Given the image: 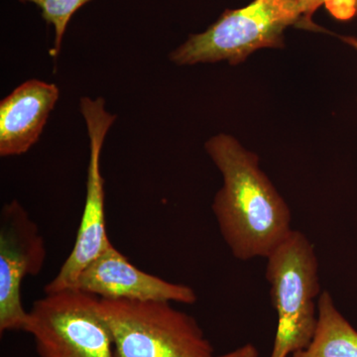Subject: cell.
<instances>
[{
  "instance_id": "cell-11",
  "label": "cell",
  "mask_w": 357,
  "mask_h": 357,
  "mask_svg": "<svg viewBox=\"0 0 357 357\" xmlns=\"http://www.w3.org/2000/svg\"><path fill=\"white\" fill-rule=\"evenodd\" d=\"M21 2H31L41 9L42 17L55 30L53 50L51 56L57 57L62 46L63 37L69 24L70 18L84 4L91 0H20Z\"/></svg>"
},
{
  "instance_id": "cell-15",
  "label": "cell",
  "mask_w": 357,
  "mask_h": 357,
  "mask_svg": "<svg viewBox=\"0 0 357 357\" xmlns=\"http://www.w3.org/2000/svg\"><path fill=\"white\" fill-rule=\"evenodd\" d=\"M354 10H356V14L357 15V0H354Z\"/></svg>"
},
{
  "instance_id": "cell-4",
  "label": "cell",
  "mask_w": 357,
  "mask_h": 357,
  "mask_svg": "<svg viewBox=\"0 0 357 357\" xmlns=\"http://www.w3.org/2000/svg\"><path fill=\"white\" fill-rule=\"evenodd\" d=\"M300 22L297 0H255L225 11L206 31L191 35L170 54V60L180 66L222 61L237 65L259 49L283 48L284 32Z\"/></svg>"
},
{
  "instance_id": "cell-14",
  "label": "cell",
  "mask_w": 357,
  "mask_h": 357,
  "mask_svg": "<svg viewBox=\"0 0 357 357\" xmlns=\"http://www.w3.org/2000/svg\"><path fill=\"white\" fill-rule=\"evenodd\" d=\"M342 39L344 40L345 43L351 45L352 48H354L356 50H357V37L347 36L342 37Z\"/></svg>"
},
{
  "instance_id": "cell-10",
  "label": "cell",
  "mask_w": 357,
  "mask_h": 357,
  "mask_svg": "<svg viewBox=\"0 0 357 357\" xmlns=\"http://www.w3.org/2000/svg\"><path fill=\"white\" fill-rule=\"evenodd\" d=\"M290 357H357V331L335 306L332 294L319 298V321L307 349Z\"/></svg>"
},
{
  "instance_id": "cell-12",
  "label": "cell",
  "mask_w": 357,
  "mask_h": 357,
  "mask_svg": "<svg viewBox=\"0 0 357 357\" xmlns=\"http://www.w3.org/2000/svg\"><path fill=\"white\" fill-rule=\"evenodd\" d=\"M326 0H297L301 13H302V23L306 27L314 28L312 23V15Z\"/></svg>"
},
{
  "instance_id": "cell-7",
  "label": "cell",
  "mask_w": 357,
  "mask_h": 357,
  "mask_svg": "<svg viewBox=\"0 0 357 357\" xmlns=\"http://www.w3.org/2000/svg\"><path fill=\"white\" fill-rule=\"evenodd\" d=\"M0 333L25 332L29 311L21 298L27 276L38 275L47 257L38 225L17 201L0 213Z\"/></svg>"
},
{
  "instance_id": "cell-8",
  "label": "cell",
  "mask_w": 357,
  "mask_h": 357,
  "mask_svg": "<svg viewBox=\"0 0 357 357\" xmlns=\"http://www.w3.org/2000/svg\"><path fill=\"white\" fill-rule=\"evenodd\" d=\"M74 289L100 299L162 301L196 304L191 287L172 283L134 266L112 243L79 275Z\"/></svg>"
},
{
  "instance_id": "cell-3",
  "label": "cell",
  "mask_w": 357,
  "mask_h": 357,
  "mask_svg": "<svg viewBox=\"0 0 357 357\" xmlns=\"http://www.w3.org/2000/svg\"><path fill=\"white\" fill-rule=\"evenodd\" d=\"M115 357H215L198 321L162 301L98 298Z\"/></svg>"
},
{
  "instance_id": "cell-2",
  "label": "cell",
  "mask_w": 357,
  "mask_h": 357,
  "mask_svg": "<svg viewBox=\"0 0 357 357\" xmlns=\"http://www.w3.org/2000/svg\"><path fill=\"white\" fill-rule=\"evenodd\" d=\"M265 277L276 311V333L270 357H290L307 349L316 333L321 290L314 244L293 229L266 258Z\"/></svg>"
},
{
  "instance_id": "cell-5",
  "label": "cell",
  "mask_w": 357,
  "mask_h": 357,
  "mask_svg": "<svg viewBox=\"0 0 357 357\" xmlns=\"http://www.w3.org/2000/svg\"><path fill=\"white\" fill-rule=\"evenodd\" d=\"M98 298L77 289L45 294L29 311L25 333L39 357H115L98 314Z\"/></svg>"
},
{
  "instance_id": "cell-6",
  "label": "cell",
  "mask_w": 357,
  "mask_h": 357,
  "mask_svg": "<svg viewBox=\"0 0 357 357\" xmlns=\"http://www.w3.org/2000/svg\"><path fill=\"white\" fill-rule=\"evenodd\" d=\"M82 115L89 138V161L83 215L74 248L55 278L47 284L45 294L74 289L82 272L102 252L109 243L105 227V178L100 169L103 143L116 116L105 109L102 98H81Z\"/></svg>"
},
{
  "instance_id": "cell-1",
  "label": "cell",
  "mask_w": 357,
  "mask_h": 357,
  "mask_svg": "<svg viewBox=\"0 0 357 357\" xmlns=\"http://www.w3.org/2000/svg\"><path fill=\"white\" fill-rule=\"evenodd\" d=\"M204 148L223 178L211 204L223 241L241 261L266 259L293 231L288 204L260 168L257 155L236 138L218 134Z\"/></svg>"
},
{
  "instance_id": "cell-13",
  "label": "cell",
  "mask_w": 357,
  "mask_h": 357,
  "mask_svg": "<svg viewBox=\"0 0 357 357\" xmlns=\"http://www.w3.org/2000/svg\"><path fill=\"white\" fill-rule=\"evenodd\" d=\"M215 357H258V351L252 344H246L234 351Z\"/></svg>"
},
{
  "instance_id": "cell-9",
  "label": "cell",
  "mask_w": 357,
  "mask_h": 357,
  "mask_svg": "<svg viewBox=\"0 0 357 357\" xmlns=\"http://www.w3.org/2000/svg\"><path fill=\"white\" fill-rule=\"evenodd\" d=\"M59 98L55 84L33 79L3 98L0 102V156L29 151L39 140Z\"/></svg>"
}]
</instances>
